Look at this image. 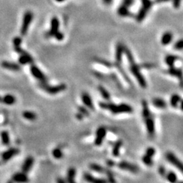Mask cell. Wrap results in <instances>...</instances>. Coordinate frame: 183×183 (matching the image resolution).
Instances as JSON below:
<instances>
[{
    "label": "cell",
    "mask_w": 183,
    "mask_h": 183,
    "mask_svg": "<svg viewBox=\"0 0 183 183\" xmlns=\"http://www.w3.org/2000/svg\"><path fill=\"white\" fill-rule=\"evenodd\" d=\"M52 154L53 157L57 159H60L63 157V151H62L61 149L59 148H56L54 149H53Z\"/></svg>",
    "instance_id": "obj_37"
},
{
    "label": "cell",
    "mask_w": 183,
    "mask_h": 183,
    "mask_svg": "<svg viewBox=\"0 0 183 183\" xmlns=\"http://www.w3.org/2000/svg\"><path fill=\"white\" fill-rule=\"evenodd\" d=\"M107 164L109 166L113 167L115 166V165H116V162L113 160H111V159H109V160L107 161Z\"/></svg>",
    "instance_id": "obj_46"
},
{
    "label": "cell",
    "mask_w": 183,
    "mask_h": 183,
    "mask_svg": "<svg viewBox=\"0 0 183 183\" xmlns=\"http://www.w3.org/2000/svg\"><path fill=\"white\" fill-rule=\"evenodd\" d=\"M134 0H123L122 4L124 5L125 7L129 8L132 6V5L134 4Z\"/></svg>",
    "instance_id": "obj_43"
},
{
    "label": "cell",
    "mask_w": 183,
    "mask_h": 183,
    "mask_svg": "<svg viewBox=\"0 0 183 183\" xmlns=\"http://www.w3.org/2000/svg\"><path fill=\"white\" fill-rule=\"evenodd\" d=\"M94 61H95L96 63H98L100 64H102V66L106 67L107 68H111L113 67V63L107 60H105V59L100 58H94Z\"/></svg>",
    "instance_id": "obj_35"
},
{
    "label": "cell",
    "mask_w": 183,
    "mask_h": 183,
    "mask_svg": "<svg viewBox=\"0 0 183 183\" xmlns=\"http://www.w3.org/2000/svg\"><path fill=\"white\" fill-rule=\"evenodd\" d=\"M33 19V14L30 11L26 12L23 16L22 20V24L21 29H20V34L22 35V36H25L26 35L28 32V29L30 24L32 22Z\"/></svg>",
    "instance_id": "obj_6"
},
{
    "label": "cell",
    "mask_w": 183,
    "mask_h": 183,
    "mask_svg": "<svg viewBox=\"0 0 183 183\" xmlns=\"http://www.w3.org/2000/svg\"><path fill=\"white\" fill-rule=\"evenodd\" d=\"M75 117H76V118H77V119H78V120H82V119H84V117L83 115L81 114L80 113H79V112H78V113H76V114H75Z\"/></svg>",
    "instance_id": "obj_47"
},
{
    "label": "cell",
    "mask_w": 183,
    "mask_h": 183,
    "mask_svg": "<svg viewBox=\"0 0 183 183\" xmlns=\"http://www.w3.org/2000/svg\"><path fill=\"white\" fill-rule=\"evenodd\" d=\"M19 62L21 64H33V59L29 54L26 55H20L19 58Z\"/></svg>",
    "instance_id": "obj_27"
},
{
    "label": "cell",
    "mask_w": 183,
    "mask_h": 183,
    "mask_svg": "<svg viewBox=\"0 0 183 183\" xmlns=\"http://www.w3.org/2000/svg\"><path fill=\"white\" fill-rule=\"evenodd\" d=\"M166 178L170 183H176L178 182V178H177L176 173L172 172V171L166 174Z\"/></svg>",
    "instance_id": "obj_36"
},
{
    "label": "cell",
    "mask_w": 183,
    "mask_h": 183,
    "mask_svg": "<svg viewBox=\"0 0 183 183\" xmlns=\"http://www.w3.org/2000/svg\"><path fill=\"white\" fill-rule=\"evenodd\" d=\"M142 160H143V163L147 166H152V165L153 164V158L149 157V156H148V155H145V154L143 155V158H142Z\"/></svg>",
    "instance_id": "obj_40"
},
{
    "label": "cell",
    "mask_w": 183,
    "mask_h": 183,
    "mask_svg": "<svg viewBox=\"0 0 183 183\" xmlns=\"http://www.w3.org/2000/svg\"><path fill=\"white\" fill-rule=\"evenodd\" d=\"M122 144H123V142L122 140H117L116 143L114 144V145L113 147V149H112V154H113L114 157H117L119 156L120 149H121V147L122 146Z\"/></svg>",
    "instance_id": "obj_26"
},
{
    "label": "cell",
    "mask_w": 183,
    "mask_h": 183,
    "mask_svg": "<svg viewBox=\"0 0 183 183\" xmlns=\"http://www.w3.org/2000/svg\"><path fill=\"white\" fill-rule=\"evenodd\" d=\"M166 73H167V74H169L170 75L176 77V78H177L178 79H179L180 80L182 81V69H178V68H175L174 66L171 67H169V69L167 70Z\"/></svg>",
    "instance_id": "obj_20"
},
{
    "label": "cell",
    "mask_w": 183,
    "mask_h": 183,
    "mask_svg": "<svg viewBox=\"0 0 183 183\" xmlns=\"http://www.w3.org/2000/svg\"><path fill=\"white\" fill-rule=\"evenodd\" d=\"M181 0H172L173 5L174 8L178 9V8L180 7V5H181Z\"/></svg>",
    "instance_id": "obj_45"
},
{
    "label": "cell",
    "mask_w": 183,
    "mask_h": 183,
    "mask_svg": "<svg viewBox=\"0 0 183 183\" xmlns=\"http://www.w3.org/2000/svg\"><path fill=\"white\" fill-rule=\"evenodd\" d=\"M20 153V150L17 148H10L5 150L2 155V160L4 161H8L14 156L17 155Z\"/></svg>",
    "instance_id": "obj_12"
},
{
    "label": "cell",
    "mask_w": 183,
    "mask_h": 183,
    "mask_svg": "<svg viewBox=\"0 0 183 183\" xmlns=\"http://www.w3.org/2000/svg\"><path fill=\"white\" fill-rule=\"evenodd\" d=\"M1 139L3 145L8 146L10 143V135L7 131H2L1 132Z\"/></svg>",
    "instance_id": "obj_34"
},
{
    "label": "cell",
    "mask_w": 183,
    "mask_h": 183,
    "mask_svg": "<svg viewBox=\"0 0 183 183\" xmlns=\"http://www.w3.org/2000/svg\"><path fill=\"white\" fill-rule=\"evenodd\" d=\"M56 1L58 3H61V2H63L64 1H65V0H56Z\"/></svg>",
    "instance_id": "obj_51"
},
{
    "label": "cell",
    "mask_w": 183,
    "mask_h": 183,
    "mask_svg": "<svg viewBox=\"0 0 183 183\" xmlns=\"http://www.w3.org/2000/svg\"><path fill=\"white\" fill-rule=\"evenodd\" d=\"M117 14L122 17H131L132 16V13L129 11V8L125 7L122 4H121L118 8Z\"/></svg>",
    "instance_id": "obj_22"
},
{
    "label": "cell",
    "mask_w": 183,
    "mask_h": 183,
    "mask_svg": "<svg viewBox=\"0 0 183 183\" xmlns=\"http://www.w3.org/2000/svg\"><path fill=\"white\" fill-rule=\"evenodd\" d=\"M7 183H14V182L12 181V180H11V181H8V182Z\"/></svg>",
    "instance_id": "obj_52"
},
{
    "label": "cell",
    "mask_w": 183,
    "mask_h": 183,
    "mask_svg": "<svg viewBox=\"0 0 183 183\" xmlns=\"http://www.w3.org/2000/svg\"><path fill=\"white\" fill-rule=\"evenodd\" d=\"M152 103L155 107L157 109H164L167 107V104L164 99L161 98H155L153 99Z\"/></svg>",
    "instance_id": "obj_24"
},
{
    "label": "cell",
    "mask_w": 183,
    "mask_h": 183,
    "mask_svg": "<svg viewBox=\"0 0 183 183\" xmlns=\"http://www.w3.org/2000/svg\"><path fill=\"white\" fill-rule=\"evenodd\" d=\"M183 47V41L182 40H179L178 41H177L176 43L174 44V49L177 50H181L182 49Z\"/></svg>",
    "instance_id": "obj_42"
},
{
    "label": "cell",
    "mask_w": 183,
    "mask_h": 183,
    "mask_svg": "<svg viewBox=\"0 0 183 183\" xmlns=\"http://www.w3.org/2000/svg\"><path fill=\"white\" fill-rule=\"evenodd\" d=\"M109 111L114 115L122 113H132L133 112V109L130 105L126 103H121L119 105H116L112 102L111 108Z\"/></svg>",
    "instance_id": "obj_5"
},
{
    "label": "cell",
    "mask_w": 183,
    "mask_h": 183,
    "mask_svg": "<svg viewBox=\"0 0 183 183\" xmlns=\"http://www.w3.org/2000/svg\"><path fill=\"white\" fill-rule=\"evenodd\" d=\"M117 167L121 170H127L129 172L134 174H136L138 172V171H139V168H138L136 165H134L126 161H122L119 162V163L117 164Z\"/></svg>",
    "instance_id": "obj_8"
},
{
    "label": "cell",
    "mask_w": 183,
    "mask_h": 183,
    "mask_svg": "<svg viewBox=\"0 0 183 183\" xmlns=\"http://www.w3.org/2000/svg\"><path fill=\"white\" fill-rule=\"evenodd\" d=\"M39 86L41 88V89L51 95H55V94L60 93L61 92L65 90L67 88V85L64 84H60L57 85H50L46 82H40Z\"/></svg>",
    "instance_id": "obj_4"
},
{
    "label": "cell",
    "mask_w": 183,
    "mask_h": 183,
    "mask_svg": "<svg viewBox=\"0 0 183 183\" xmlns=\"http://www.w3.org/2000/svg\"><path fill=\"white\" fill-rule=\"evenodd\" d=\"M105 174L107 176V182L108 183H117L116 180L115 178V177L113 176V174L111 172V171L110 170H106Z\"/></svg>",
    "instance_id": "obj_38"
},
{
    "label": "cell",
    "mask_w": 183,
    "mask_h": 183,
    "mask_svg": "<svg viewBox=\"0 0 183 183\" xmlns=\"http://www.w3.org/2000/svg\"><path fill=\"white\" fill-rule=\"evenodd\" d=\"M79 113H80L84 116V117H89L90 116V111L88 110V108L85 106H78V107Z\"/></svg>",
    "instance_id": "obj_39"
},
{
    "label": "cell",
    "mask_w": 183,
    "mask_h": 183,
    "mask_svg": "<svg viewBox=\"0 0 183 183\" xmlns=\"http://www.w3.org/2000/svg\"><path fill=\"white\" fill-rule=\"evenodd\" d=\"M124 54H126L127 60L128 61L129 69V71H130V72L132 73V74L135 77L138 83L139 84L140 86L142 88H146L147 86V83L146 79L144 78V76L142 75L140 73V66L138 65V64L136 63L130 50L128 49L126 46L124 48Z\"/></svg>",
    "instance_id": "obj_1"
},
{
    "label": "cell",
    "mask_w": 183,
    "mask_h": 183,
    "mask_svg": "<svg viewBox=\"0 0 183 183\" xmlns=\"http://www.w3.org/2000/svg\"><path fill=\"white\" fill-rule=\"evenodd\" d=\"M34 164V158L31 156H29V157L25 159L24 163L22 164V171L23 172L27 174L29 171L33 167Z\"/></svg>",
    "instance_id": "obj_18"
},
{
    "label": "cell",
    "mask_w": 183,
    "mask_h": 183,
    "mask_svg": "<svg viewBox=\"0 0 183 183\" xmlns=\"http://www.w3.org/2000/svg\"><path fill=\"white\" fill-rule=\"evenodd\" d=\"M16 102V98L12 94H6L2 97V102L7 105H12Z\"/></svg>",
    "instance_id": "obj_29"
},
{
    "label": "cell",
    "mask_w": 183,
    "mask_h": 183,
    "mask_svg": "<svg viewBox=\"0 0 183 183\" xmlns=\"http://www.w3.org/2000/svg\"><path fill=\"white\" fill-rule=\"evenodd\" d=\"M22 117L29 121H35L37 118V114L31 111H25L22 113Z\"/></svg>",
    "instance_id": "obj_33"
},
{
    "label": "cell",
    "mask_w": 183,
    "mask_h": 183,
    "mask_svg": "<svg viewBox=\"0 0 183 183\" xmlns=\"http://www.w3.org/2000/svg\"><path fill=\"white\" fill-rule=\"evenodd\" d=\"M125 46L122 43H117L116 48V61L113 63V66H117L122 64L123 56L124 54Z\"/></svg>",
    "instance_id": "obj_7"
},
{
    "label": "cell",
    "mask_w": 183,
    "mask_h": 183,
    "mask_svg": "<svg viewBox=\"0 0 183 183\" xmlns=\"http://www.w3.org/2000/svg\"><path fill=\"white\" fill-rule=\"evenodd\" d=\"M84 178L89 183H108L107 180L104 178H96L90 173H85Z\"/></svg>",
    "instance_id": "obj_16"
},
{
    "label": "cell",
    "mask_w": 183,
    "mask_h": 183,
    "mask_svg": "<svg viewBox=\"0 0 183 183\" xmlns=\"http://www.w3.org/2000/svg\"><path fill=\"white\" fill-rule=\"evenodd\" d=\"M144 119V123L146 124L147 130L148 132V134L150 136H153L155 134V122L154 119L152 117V116L145 118Z\"/></svg>",
    "instance_id": "obj_13"
},
{
    "label": "cell",
    "mask_w": 183,
    "mask_h": 183,
    "mask_svg": "<svg viewBox=\"0 0 183 183\" xmlns=\"http://www.w3.org/2000/svg\"><path fill=\"white\" fill-rule=\"evenodd\" d=\"M30 71L31 75H33L34 78L37 79L40 82H46L47 78L46 75L43 74V73L41 71L39 68L37 66H35V64H32L30 67Z\"/></svg>",
    "instance_id": "obj_9"
},
{
    "label": "cell",
    "mask_w": 183,
    "mask_h": 183,
    "mask_svg": "<svg viewBox=\"0 0 183 183\" xmlns=\"http://www.w3.org/2000/svg\"><path fill=\"white\" fill-rule=\"evenodd\" d=\"M178 59V57H177L176 55H172V54H169L167 55L165 58V63L167 65L171 67L174 66L175 62Z\"/></svg>",
    "instance_id": "obj_28"
},
{
    "label": "cell",
    "mask_w": 183,
    "mask_h": 183,
    "mask_svg": "<svg viewBox=\"0 0 183 183\" xmlns=\"http://www.w3.org/2000/svg\"><path fill=\"white\" fill-rule=\"evenodd\" d=\"M81 100L85 107L90 110H94V105L90 94L87 92H84L81 94Z\"/></svg>",
    "instance_id": "obj_15"
},
{
    "label": "cell",
    "mask_w": 183,
    "mask_h": 183,
    "mask_svg": "<svg viewBox=\"0 0 183 183\" xmlns=\"http://www.w3.org/2000/svg\"><path fill=\"white\" fill-rule=\"evenodd\" d=\"M169 1H170V0H154L153 3L154 4H161V3H165Z\"/></svg>",
    "instance_id": "obj_48"
},
{
    "label": "cell",
    "mask_w": 183,
    "mask_h": 183,
    "mask_svg": "<svg viewBox=\"0 0 183 183\" xmlns=\"http://www.w3.org/2000/svg\"><path fill=\"white\" fill-rule=\"evenodd\" d=\"M166 158L171 164L174 165V166H175L176 168H178L181 172H182V167H183L182 163L173 153L172 152L167 153L166 155Z\"/></svg>",
    "instance_id": "obj_11"
},
{
    "label": "cell",
    "mask_w": 183,
    "mask_h": 183,
    "mask_svg": "<svg viewBox=\"0 0 183 183\" xmlns=\"http://www.w3.org/2000/svg\"><path fill=\"white\" fill-rule=\"evenodd\" d=\"M173 40V34L170 31H166L162 35L161 38V43L163 46H167L170 44Z\"/></svg>",
    "instance_id": "obj_21"
},
{
    "label": "cell",
    "mask_w": 183,
    "mask_h": 183,
    "mask_svg": "<svg viewBox=\"0 0 183 183\" xmlns=\"http://www.w3.org/2000/svg\"><path fill=\"white\" fill-rule=\"evenodd\" d=\"M12 181L16 183H28L29 182V177L25 172H17L12 176Z\"/></svg>",
    "instance_id": "obj_14"
},
{
    "label": "cell",
    "mask_w": 183,
    "mask_h": 183,
    "mask_svg": "<svg viewBox=\"0 0 183 183\" xmlns=\"http://www.w3.org/2000/svg\"><path fill=\"white\" fill-rule=\"evenodd\" d=\"M176 183H183V182L182 181H179V182H177Z\"/></svg>",
    "instance_id": "obj_53"
},
{
    "label": "cell",
    "mask_w": 183,
    "mask_h": 183,
    "mask_svg": "<svg viewBox=\"0 0 183 183\" xmlns=\"http://www.w3.org/2000/svg\"><path fill=\"white\" fill-rule=\"evenodd\" d=\"M155 153H156V150L155 149L153 148V147H148V148L146 150V153H145V155L149 156V157H153L155 155Z\"/></svg>",
    "instance_id": "obj_41"
},
{
    "label": "cell",
    "mask_w": 183,
    "mask_h": 183,
    "mask_svg": "<svg viewBox=\"0 0 183 183\" xmlns=\"http://www.w3.org/2000/svg\"><path fill=\"white\" fill-rule=\"evenodd\" d=\"M2 67L4 69L10 70V71H18L20 69V67L19 64L14 63H12V62H8V61H3L1 64Z\"/></svg>",
    "instance_id": "obj_19"
},
{
    "label": "cell",
    "mask_w": 183,
    "mask_h": 183,
    "mask_svg": "<svg viewBox=\"0 0 183 183\" xmlns=\"http://www.w3.org/2000/svg\"><path fill=\"white\" fill-rule=\"evenodd\" d=\"M142 105H143V117L144 119L151 116V113L149 110L148 102L144 100L142 102Z\"/></svg>",
    "instance_id": "obj_32"
},
{
    "label": "cell",
    "mask_w": 183,
    "mask_h": 183,
    "mask_svg": "<svg viewBox=\"0 0 183 183\" xmlns=\"http://www.w3.org/2000/svg\"><path fill=\"white\" fill-rule=\"evenodd\" d=\"M170 102V105L172 106V107L177 108L178 107L179 103L182 102V100L181 97L178 94H173V95H172V96H171Z\"/></svg>",
    "instance_id": "obj_25"
},
{
    "label": "cell",
    "mask_w": 183,
    "mask_h": 183,
    "mask_svg": "<svg viewBox=\"0 0 183 183\" xmlns=\"http://www.w3.org/2000/svg\"><path fill=\"white\" fill-rule=\"evenodd\" d=\"M142 5L140 9L136 16V20L138 22H141L145 19L149 12L151 9L153 5L154 4L152 0H141Z\"/></svg>",
    "instance_id": "obj_3"
},
{
    "label": "cell",
    "mask_w": 183,
    "mask_h": 183,
    "mask_svg": "<svg viewBox=\"0 0 183 183\" xmlns=\"http://www.w3.org/2000/svg\"><path fill=\"white\" fill-rule=\"evenodd\" d=\"M59 26H60V22L57 16L52 17L50 21V29L48 32H46L45 36L48 38L54 37L58 41L63 40L64 39V35L59 31Z\"/></svg>",
    "instance_id": "obj_2"
},
{
    "label": "cell",
    "mask_w": 183,
    "mask_h": 183,
    "mask_svg": "<svg viewBox=\"0 0 183 183\" xmlns=\"http://www.w3.org/2000/svg\"><path fill=\"white\" fill-rule=\"evenodd\" d=\"M22 43V39L19 37H16L14 38L13 40V44H14V50L20 55H26L29 53L25 51L24 50H22L20 47V44Z\"/></svg>",
    "instance_id": "obj_17"
},
{
    "label": "cell",
    "mask_w": 183,
    "mask_h": 183,
    "mask_svg": "<svg viewBox=\"0 0 183 183\" xmlns=\"http://www.w3.org/2000/svg\"><path fill=\"white\" fill-rule=\"evenodd\" d=\"M113 0H102L103 4L106 5H109L112 4V2H113Z\"/></svg>",
    "instance_id": "obj_49"
},
{
    "label": "cell",
    "mask_w": 183,
    "mask_h": 183,
    "mask_svg": "<svg viewBox=\"0 0 183 183\" xmlns=\"http://www.w3.org/2000/svg\"><path fill=\"white\" fill-rule=\"evenodd\" d=\"M107 135V129L104 127H100L96 132V138L94 139V144L96 146H101L105 138Z\"/></svg>",
    "instance_id": "obj_10"
},
{
    "label": "cell",
    "mask_w": 183,
    "mask_h": 183,
    "mask_svg": "<svg viewBox=\"0 0 183 183\" xmlns=\"http://www.w3.org/2000/svg\"><path fill=\"white\" fill-rule=\"evenodd\" d=\"M98 90L99 91V92L100 94V95L102 96V97L104 98L105 100L107 101H109L111 99V94L109 92V91L106 89L105 87H103L102 85H98Z\"/></svg>",
    "instance_id": "obj_31"
},
{
    "label": "cell",
    "mask_w": 183,
    "mask_h": 183,
    "mask_svg": "<svg viewBox=\"0 0 183 183\" xmlns=\"http://www.w3.org/2000/svg\"><path fill=\"white\" fill-rule=\"evenodd\" d=\"M75 176H76V170L74 167H70L67 171V183H76Z\"/></svg>",
    "instance_id": "obj_23"
},
{
    "label": "cell",
    "mask_w": 183,
    "mask_h": 183,
    "mask_svg": "<svg viewBox=\"0 0 183 183\" xmlns=\"http://www.w3.org/2000/svg\"><path fill=\"white\" fill-rule=\"evenodd\" d=\"M57 183H67V181H64L63 178H58L57 180Z\"/></svg>",
    "instance_id": "obj_50"
},
{
    "label": "cell",
    "mask_w": 183,
    "mask_h": 183,
    "mask_svg": "<svg viewBox=\"0 0 183 183\" xmlns=\"http://www.w3.org/2000/svg\"><path fill=\"white\" fill-rule=\"evenodd\" d=\"M89 167H90V169H91L92 170H93V171H94V172L99 173V174H105L106 170H107V169H106L105 167H102V166H100V165H99L98 164H95V163L90 164Z\"/></svg>",
    "instance_id": "obj_30"
},
{
    "label": "cell",
    "mask_w": 183,
    "mask_h": 183,
    "mask_svg": "<svg viewBox=\"0 0 183 183\" xmlns=\"http://www.w3.org/2000/svg\"><path fill=\"white\" fill-rule=\"evenodd\" d=\"M159 174L161 175V177H166V168H165V167L164 166H160L159 167Z\"/></svg>",
    "instance_id": "obj_44"
}]
</instances>
